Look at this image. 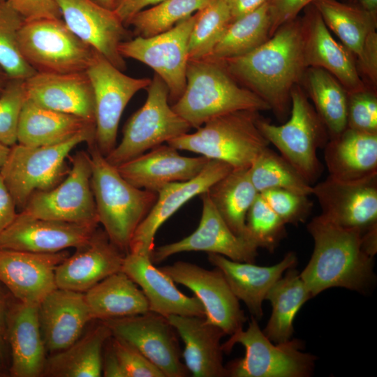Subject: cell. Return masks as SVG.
<instances>
[{"label":"cell","mask_w":377,"mask_h":377,"mask_svg":"<svg viewBox=\"0 0 377 377\" xmlns=\"http://www.w3.org/2000/svg\"><path fill=\"white\" fill-rule=\"evenodd\" d=\"M219 61L234 78L263 98L278 117L287 116L291 89L306 68L302 19L283 24L251 52Z\"/></svg>","instance_id":"obj_1"},{"label":"cell","mask_w":377,"mask_h":377,"mask_svg":"<svg viewBox=\"0 0 377 377\" xmlns=\"http://www.w3.org/2000/svg\"><path fill=\"white\" fill-rule=\"evenodd\" d=\"M307 230L314 241L309 263L300 276L311 297L333 287L364 290L374 278V257L362 249L358 229L346 228L320 214Z\"/></svg>","instance_id":"obj_2"},{"label":"cell","mask_w":377,"mask_h":377,"mask_svg":"<svg viewBox=\"0 0 377 377\" xmlns=\"http://www.w3.org/2000/svg\"><path fill=\"white\" fill-rule=\"evenodd\" d=\"M172 108L195 128L236 111L270 110L256 93L240 87L221 62L211 59L188 61L186 87Z\"/></svg>","instance_id":"obj_3"},{"label":"cell","mask_w":377,"mask_h":377,"mask_svg":"<svg viewBox=\"0 0 377 377\" xmlns=\"http://www.w3.org/2000/svg\"><path fill=\"white\" fill-rule=\"evenodd\" d=\"M88 146L91 186L99 223L110 241L126 254L133 233L154 205L158 193L131 184L95 143Z\"/></svg>","instance_id":"obj_4"},{"label":"cell","mask_w":377,"mask_h":377,"mask_svg":"<svg viewBox=\"0 0 377 377\" xmlns=\"http://www.w3.org/2000/svg\"><path fill=\"white\" fill-rule=\"evenodd\" d=\"M259 112L240 110L213 118L167 143L177 150L219 160L232 168H249L269 145L258 126Z\"/></svg>","instance_id":"obj_5"},{"label":"cell","mask_w":377,"mask_h":377,"mask_svg":"<svg viewBox=\"0 0 377 377\" xmlns=\"http://www.w3.org/2000/svg\"><path fill=\"white\" fill-rule=\"evenodd\" d=\"M95 127L87 128L61 143L28 146L16 143L10 147L0 176L17 209L24 207L33 193L50 190L67 175L66 163L71 151L82 142L95 143Z\"/></svg>","instance_id":"obj_6"},{"label":"cell","mask_w":377,"mask_h":377,"mask_svg":"<svg viewBox=\"0 0 377 377\" xmlns=\"http://www.w3.org/2000/svg\"><path fill=\"white\" fill-rule=\"evenodd\" d=\"M290 101V117L285 124L276 126L260 117L257 124L269 144L311 185L323 172L317 150L324 148L329 134L297 85L291 89Z\"/></svg>","instance_id":"obj_7"},{"label":"cell","mask_w":377,"mask_h":377,"mask_svg":"<svg viewBox=\"0 0 377 377\" xmlns=\"http://www.w3.org/2000/svg\"><path fill=\"white\" fill-rule=\"evenodd\" d=\"M237 343L244 347L245 355L226 366L228 376L304 377L313 371L315 357L301 351L302 341L274 344L253 316L246 330H237L222 344L223 353H230Z\"/></svg>","instance_id":"obj_8"},{"label":"cell","mask_w":377,"mask_h":377,"mask_svg":"<svg viewBox=\"0 0 377 377\" xmlns=\"http://www.w3.org/2000/svg\"><path fill=\"white\" fill-rule=\"evenodd\" d=\"M147 90L146 101L125 124L121 141L105 156L114 166L167 143L191 128L172 108L168 87L158 75L154 74Z\"/></svg>","instance_id":"obj_9"},{"label":"cell","mask_w":377,"mask_h":377,"mask_svg":"<svg viewBox=\"0 0 377 377\" xmlns=\"http://www.w3.org/2000/svg\"><path fill=\"white\" fill-rule=\"evenodd\" d=\"M18 45L24 60L37 73L84 72L96 51L77 37L62 19L24 20Z\"/></svg>","instance_id":"obj_10"},{"label":"cell","mask_w":377,"mask_h":377,"mask_svg":"<svg viewBox=\"0 0 377 377\" xmlns=\"http://www.w3.org/2000/svg\"><path fill=\"white\" fill-rule=\"evenodd\" d=\"M68 158L71 165L66 177L50 190L33 193L21 212L36 218L97 228L90 156L88 151H78Z\"/></svg>","instance_id":"obj_11"},{"label":"cell","mask_w":377,"mask_h":377,"mask_svg":"<svg viewBox=\"0 0 377 377\" xmlns=\"http://www.w3.org/2000/svg\"><path fill=\"white\" fill-rule=\"evenodd\" d=\"M94 97L95 145L106 156L117 145L122 113L133 96L147 89L151 79L128 76L95 51L86 71Z\"/></svg>","instance_id":"obj_12"},{"label":"cell","mask_w":377,"mask_h":377,"mask_svg":"<svg viewBox=\"0 0 377 377\" xmlns=\"http://www.w3.org/2000/svg\"><path fill=\"white\" fill-rule=\"evenodd\" d=\"M195 13L165 32L150 37L136 36L119 46L124 58L146 64L163 80L169 91L171 105L182 96L186 87L188 41Z\"/></svg>","instance_id":"obj_13"},{"label":"cell","mask_w":377,"mask_h":377,"mask_svg":"<svg viewBox=\"0 0 377 377\" xmlns=\"http://www.w3.org/2000/svg\"><path fill=\"white\" fill-rule=\"evenodd\" d=\"M112 335L128 343L157 367L165 377H186L177 333L168 318L148 311L103 320Z\"/></svg>","instance_id":"obj_14"},{"label":"cell","mask_w":377,"mask_h":377,"mask_svg":"<svg viewBox=\"0 0 377 377\" xmlns=\"http://www.w3.org/2000/svg\"><path fill=\"white\" fill-rule=\"evenodd\" d=\"M159 269L175 283L190 289L202 303L206 320L221 328L226 335L243 328L246 320L244 311L219 269L209 270L185 261Z\"/></svg>","instance_id":"obj_15"},{"label":"cell","mask_w":377,"mask_h":377,"mask_svg":"<svg viewBox=\"0 0 377 377\" xmlns=\"http://www.w3.org/2000/svg\"><path fill=\"white\" fill-rule=\"evenodd\" d=\"M200 196L202 211L196 230L177 242L155 247L151 256V262L157 264L182 252L204 251L220 254L235 261L254 263L258 248L230 229L213 205L207 191Z\"/></svg>","instance_id":"obj_16"},{"label":"cell","mask_w":377,"mask_h":377,"mask_svg":"<svg viewBox=\"0 0 377 377\" xmlns=\"http://www.w3.org/2000/svg\"><path fill=\"white\" fill-rule=\"evenodd\" d=\"M232 169L226 162L209 159L202 170L193 179L165 185L158 192L154 205L133 233L128 252L151 258L155 248V235L162 224L186 202L207 191Z\"/></svg>","instance_id":"obj_17"},{"label":"cell","mask_w":377,"mask_h":377,"mask_svg":"<svg viewBox=\"0 0 377 377\" xmlns=\"http://www.w3.org/2000/svg\"><path fill=\"white\" fill-rule=\"evenodd\" d=\"M63 21L80 40L103 55L121 71L126 62L119 46L126 30L113 9L92 0H56Z\"/></svg>","instance_id":"obj_18"},{"label":"cell","mask_w":377,"mask_h":377,"mask_svg":"<svg viewBox=\"0 0 377 377\" xmlns=\"http://www.w3.org/2000/svg\"><path fill=\"white\" fill-rule=\"evenodd\" d=\"M325 219L346 228L362 232L377 223V176L355 182L328 176L312 186Z\"/></svg>","instance_id":"obj_19"},{"label":"cell","mask_w":377,"mask_h":377,"mask_svg":"<svg viewBox=\"0 0 377 377\" xmlns=\"http://www.w3.org/2000/svg\"><path fill=\"white\" fill-rule=\"evenodd\" d=\"M68 256L0 249V282L18 302L39 305L57 288L55 269Z\"/></svg>","instance_id":"obj_20"},{"label":"cell","mask_w":377,"mask_h":377,"mask_svg":"<svg viewBox=\"0 0 377 377\" xmlns=\"http://www.w3.org/2000/svg\"><path fill=\"white\" fill-rule=\"evenodd\" d=\"M96 229L87 225L36 218L20 212L0 235V249L57 253L84 245Z\"/></svg>","instance_id":"obj_21"},{"label":"cell","mask_w":377,"mask_h":377,"mask_svg":"<svg viewBox=\"0 0 377 377\" xmlns=\"http://www.w3.org/2000/svg\"><path fill=\"white\" fill-rule=\"evenodd\" d=\"M125 255L104 230L96 229L88 242L58 265L55 269L57 288L85 293L121 271Z\"/></svg>","instance_id":"obj_22"},{"label":"cell","mask_w":377,"mask_h":377,"mask_svg":"<svg viewBox=\"0 0 377 377\" xmlns=\"http://www.w3.org/2000/svg\"><path fill=\"white\" fill-rule=\"evenodd\" d=\"M27 98L54 111L95 124L93 87L86 73H37L25 80Z\"/></svg>","instance_id":"obj_23"},{"label":"cell","mask_w":377,"mask_h":377,"mask_svg":"<svg viewBox=\"0 0 377 377\" xmlns=\"http://www.w3.org/2000/svg\"><path fill=\"white\" fill-rule=\"evenodd\" d=\"M209 160L203 156H183L167 143L117 166V169L133 186L158 193L168 184L193 179Z\"/></svg>","instance_id":"obj_24"},{"label":"cell","mask_w":377,"mask_h":377,"mask_svg":"<svg viewBox=\"0 0 377 377\" xmlns=\"http://www.w3.org/2000/svg\"><path fill=\"white\" fill-rule=\"evenodd\" d=\"M302 21L305 67L325 70L348 94L366 89L351 52L334 39L318 10L313 8Z\"/></svg>","instance_id":"obj_25"},{"label":"cell","mask_w":377,"mask_h":377,"mask_svg":"<svg viewBox=\"0 0 377 377\" xmlns=\"http://www.w3.org/2000/svg\"><path fill=\"white\" fill-rule=\"evenodd\" d=\"M121 271L141 289L149 311L166 318L172 315L205 317L199 299L182 293L168 274L155 267L149 256L128 252Z\"/></svg>","instance_id":"obj_26"},{"label":"cell","mask_w":377,"mask_h":377,"mask_svg":"<svg viewBox=\"0 0 377 377\" xmlns=\"http://www.w3.org/2000/svg\"><path fill=\"white\" fill-rule=\"evenodd\" d=\"M38 316L46 350L54 353L77 341L93 320L84 293L59 288L40 302Z\"/></svg>","instance_id":"obj_27"},{"label":"cell","mask_w":377,"mask_h":377,"mask_svg":"<svg viewBox=\"0 0 377 377\" xmlns=\"http://www.w3.org/2000/svg\"><path fill=\"white\" fill-rule=\"evenodd\" d=\"M208 260L222 272L235 295L246 304L252 316L259 320L263 315V303L267 294L283 273L296 265L297 257L288 252L279 263L266 267L235 261L217 253H208Z\"/></svg>","instance_id":"obj_28"},{"label":"cell","mask_w":377,"mask_h":377,"mask_svg":"<svg viewBox=\"0 0 377 377\" xmlns=\"http://www.w3.org/2000/svg\"><path fill=\"white\" fill-rule=\"evenodd\" d=\"M168 320L184 343V364L194 377H224L221 338L225 332L205 317L172 315Z\"/></svg>","instance_id":"obj_29"},{"label":"cell","mask_w":377,"mask_h":377,"mask_svg":"<svg viewBox=\"0 0 377 377\" xmlns=\"http://www.w3.org/2000/svg\"><path fill=\"white\" fill-rule=\"evenodd\" d=\"M7 340L11 353L10 376H43L47 350L40 326L38 305L19 302L9 308Z\"/></svg>","instance_id":"obj_30"},{"label":"cell","mask_w":377,"mask_h":377,"mask_svg":"<svg viewBox=\"0 0 377 377\" xmlns=\"http://www.w3.org/2000/svg\"><path fill=\"white\" fill-rule=\"evenodd\" d=\"M323 149L330 177L355 182L377 176V133L346 128Z\"/></svg>","instance_id":"obj_31"},{"label":"cell","mask_w":377,"mask_h":377,"mask_svg":"<svg viewBox=\"0 0 377 377\" xmlns=\"http://www.w3.org/2000/svg\"><path fill=\"white\" fill-rule=\"evenodd\" d=\"M91 127L96 126L82 117L43 108L27 98L20 117L17 143L28 146L55 145Z\"/></svg>","instance_id":"obj_32"},{"label":"cell","mask_w":377,"mask_h":377,"mask_svg":"<svg viewBox=\"0 0 377 377\" xmlns=\"http://www.w3.org/2000/svg\"><path fill=\"white\" fill-rule=\"evenodd\" d=\"M84 293L93 320H104L149 311L141 289L122 271L108 276Z\"/></svg>","instance_id":"obj_33"},{"label":"cell","mask_w":377,"mask_h":377,"mask_svg":"<svg viewBox=\"0 0 377 377\" xmlns=\"http://www.w3.org/2000/svg\"><path fill=\"white\" fill-rule=\"evenodd\" d=\"M111 336L108 325L99 320L70 346L47 358L43 376H101L104 346Z\"/></svg>","instance_id":"obj_34"},{"label":"cell","mask_w":377,"mask_h":377,"mask_svg":"<svg viewBox=\"0 0 377 377\" xmlns=\"http://www.w3.org/2000/svg\"><path fill=\"white\" fill-rule=\"evenodd\" d=\"M207 193L230 229L244 238L246 215L259 194L249 168H233L212 185Z\"/></svg>","instance_id":"obj_35"},{"label":"cell","mask_w":377,"mask_h":377,"mask_svg":"<svg viewBox=\"0 0 377 377\" xmlns=\"http://www.w3.org/2000/svg\"><path fill=\"white\" fill-rule=\"evenodd\" d=\"M292 268L274 284L265 298L270 302L272 311L263 332L274 343L291 339L294 318L302 306L311 298L300 274Z\"/></svg>","instance_id":"obj_36"},{"label":"cell","mask_w":377,"mask_h":377,"mask_svg":"<svg viewBox=\"0 0 377 377\" xmlns=\"http://www.w3.org/2000/svg\"><path fill=\"white\" fill-rule=\"evenodd\" d=\"M312 3L327 28L358 59L369 34L376 29V15L337 0H314Z\"/></svg>","instance_id":"obj_37"},{"label":"cell","mask_w":377,"mask_h":377,"mask_svg":"<svg viewBox=\"0 0 377 377\" xmlns=\"http://www.w3.org/2000/svg\"><path fill=\"white\" fill-rule=\"evenodd\" d=\"M270 28L269 1L257 10L233 20L206 59L222 61L244 55L269 38Z\"/></svg>","instance_id":"obj_38"},{"label":"cell","mask_w":377,"mask_h":377,"mask_svg":"<svg viewBox=\"0 0 377 377\" xmlns=\"http://www.w3.org/2000/svg\"><path fill=\"white\" fill-rule=\"evenodd\" d=\"M306 82L316 113L325 125L329 139L347 128L348 93L330 73L320 68L309 67Z\"/></svg>","instance_id":"obj_39"},{"label":"cell","mask_w":377,"mask_h":377,"mask_svg":"<svg viewBox=\"0 0 377 377\" xmlns=\"http://www.w3.org/2000/svg\"><path fill=\"white\" fill-rule=\"evenodd\" d=\"M258 193L281 188L304 195H312V186L280 154L265 148L249 168Z\"/></svg>","instance_id":"obj_40"},{"label":"cell","mask_w":377,"mask_h":377,"mask_svg":"<svg viewBox=\"0 0 377 377\" xmlns=\"http://www.w3.org/2000/svg\"><path fill=\"white\" fill-rule=\"evenodd\" d=\"M195 15L188 41L189 60L209 57L232 22L227 0H212Z\"/></svg>","instance_id":"obj_41"},{"label":"cell","mask_w":377,"mask_h":377,"mask_svg":"<svg viewBox=\"0 0 377 377\" xmlns=\"http://www.w3.org/2000/svg\"><path fill=\"white\" fill-rule=\"evenodd\" d=\"M212 0H164L133 15L131 25L137 36L150 37L172 28L193 15Z\"/></svg>","instance_id":"obj_42"},{"label":"cell","mask_w":377,"mask_h":377,"mask_svg":"<svg viewBox=\"0 0 377 377\" xmlns=\"http://www.w3.org/2000/svg\"><path fill=\"white\" fill-rule=\"evenodd\" d=\"M24 22L8 0H0V67L10 78L26 80L36 73L18 45V34Z\"/></svg>","instance_id":"obj_43"},{"label":"cell","mask_w":377,"mask_h":377,"mask_svg":"<svg viewBox=\"0 0 377 377\" xmlns=\"http://www.w3.org/2000/svg\"><path fill=\"white\" fill-rule=\"evenodd\" d=\"M286 225L259 193L246 215L244 238L272 252L286 235Z\"/></svg>","instance_id":"obj_44"},{"label":"cell","mask_w":377,"mask_h":377,"mask_svg":"<svg viewBox=\"0 0 377 377\" xmlns=\"http://www.w3.org/2000/svg\"><path fill=\"white\" fill-rule=\"evenodd\" d=\"M27 99L25 80L10 78L0 95V143L12 147L17 142V130Z\"/></svg>","instance_id":"obj_45"},{"label":"cell","mask_w":377,"mask_h":377,"mask_svg":"<svg viewBox=\"0 0 377 377\" xmlns=\"http://www.w3.org/2000/svg\"><path fill=\"white\" fill-rule=\"evenodd\" d=\"M259 193L286 224L297 225L304 222L311 213L312 202L307 195L281 188L269 189Z\"/></svg>","instance_id":"obj_46"},{"label":"cell","mask_w":377,"mask_h":377,"mask_svg":"<svg viewBox=\"0 0 377 377\" xmlns=\"http://www.w3.org/2000/svg\"><path fill=\"white\" fill-rule=\"evenodd\" d=\"M347 128L377 133V98L367 89L348 94Z\"/></svg>","instance_id":"obj_47"},{"label":"cell","mask_w":377,"mask_h":377,"mask_svg":"<svg viewBox=\"0 0 377 377\" xmlns=\"http://www.w3.org/2000/svg\"><path fill=\"white\" fill-rule=\"evenodd\" d=\"M112 343L125 377H165L157 367L128 343L112 335Z\"/></svg>","instance_id":"obj_48"},{"label":"cell","mask_w":377,"mask_h":377,"mask_svg":"<svg viewBox=\"0 0 377 377\" xmlns=\"http://www.w3.org/2000/svg\"><path fill=\"white\" fill-rule=\"evenodd\" d=\"M24 20L61 19L56 0H8Z\"/></svg>","instance_id":"obj_49"},{"label":"cell","mask_w":377,"mask_h":377,"mask_svg":"<svg viewBox=\"0 0 377 377\" xmlns=\"http://www.w3.org/2000/svg\"><path fill=\"white\" fill-rule=\"evenodd\" d=\"M314 0H270L271 28L269 37L283 24L297 17L298 13Z\"/></svg>","instance_id":"obj_50"},{"label":"cell","mask_w":377,"mask_h":377,"mask_svg":"<svg viewBox=\"0 0 377 377\" xmlns=\"http://www.w3.org/2000/svg\"><path fill=\"white\" fill-rule=\"evenodd\" d=\"M357 60L361 71L373 84L376 85L377 81V33L376 30L369 34Z\"/></svg>","instance_id":"obj_51"},{"label":"cell","mask_w":377,"mask_h":377,"mask_svg":"<svg viewBox=\"0 0 377 377\" xmlns=\"http://www.w3.org/2000/svg\"><path fill=\"white\" fill-rule=\"evenodd\" d=\"M163 1L164 0H117L113 10L126 26L137 13Z\"/></svg>","instance_id":"obj_52"},{"label":"cell","mask_w":377,"mask_h":377,"mask_svg":"<svg viewBox=\"0 0 377 377\" xmlns=\"http://www.w3.org/2000/svg\"><path fill=\"white\" fill-rule=\"evenodd\" d=\"M15 204L0 176V235L16 217Z\"/></svg>","instance_id":"obj_53"},{"label":"cell","mask_w":377,"mask_h":377,"mask_svg":"<svg viewBox=\"0 0 377 377\" xmlns=\"http://www.w3.org/2000/svg\"><path fill=\"white\" fill-rule=\"evenodd\" d=\"M102 374L105 377H125L112 343V336L107 340L102 357Z\"/></svg>","instance_id":"obj_54"},{"label":"cell","mask_w":377,"mask_h":377,"mask_svg":"<svg viewBox=\"0 0 377 377\" xmlns=\"http://www.w3.org/2000/svg\"><path fill=\"white\" fill-rule=\"evenodd\" d=\"M9 311L7 297L0 287V374L5 367L4 350L7 340V316Z\"/></svg>","instance_id":"obj_55"},{"label":"cell","mask_w":377,"mask_h":377,"mask_svg":"<svg viewBox=\"0 0 377 377\" xmlns=\"http://www.w3.org/2000/svg\"><path fill=\"white\" fill-rule=\"evenodd\" d=\"M270 0H227L232 22L260 8Z\"/></svg>","instance_id":"obj_56"},{"label":"cell","mask_w":377,"mask_h":377,"mask_svg":"<svg viewBox=\"0 0 377 377\" xmlns=\"http://www.w3.org/2000/svg\"><path fill=\"white\" fill-rule=\"evenodd\" d=\"M361 242L363 250L374 257L377 251V223L371 226L362 233Z\"/></svg>","instance_id":"obj_57"},{"label":"cell","mask_w":377,"mask_h":377,"mask_svg":"<svg viewBox=\"0 0 377 377\" xmlns=\"http://www.w3.org/2000/svg\"><path fill=\"white\" fill-rule=\"evenodd\" d=\"M360 8L365 10L376 15L377 13V0H357Z\"/></svg>","instance_id":"obj_58"},{"label":"cell","mask_w":377,"mask_h":377,"mask_svg":"<svg viewBox=\"0 0 377 377\" xmlns=\"http://www.w3.org/2000/svg\"><path fill=\"white\" fill-rule=\"evenodd\" d=\"M10 149V147L0 143V172L8 158Z\"/></svg>","instance_id":"obj_59"},{"label":"cell","mask_w":377,"mask_h":377,"mask_svg":"<svg viewBox=\"0 0 377 377\" xmlns=\"http://www.w3.org/2000/svg\"><path fill=\"white\" fill-rule=\"evenodd\" d=\"M10 77L7 73L0 67V95L5 89Z\"/></svg>","instance_id":"obj_60"},{"label":"cell","mask_w":377,"mask_h":377,"mask_svg":"<svg viewBox=\"0 0 377 377\" xmlns=\"http://www.w3.org/2000/svg\"><path fill=\"white\" fill-rule=\"evenodd\" d=\"M95 3L109 9H114L115 0H92Z\"/></svg>","instance_id":"obj_61"},{"label":"cell","mask_w":377,"mask_h":377,"mask_svg":"<svg viewBox=\"0 0 377 377\" xmlns=\"http://www.w3.org/2000/svg\"><path fill=\"white\" fill-rule=\"evenodd\" d=\"M117 1V0H115V3H116Z\"/></svg>","instance_id":"obj_62"}]
</instances>
